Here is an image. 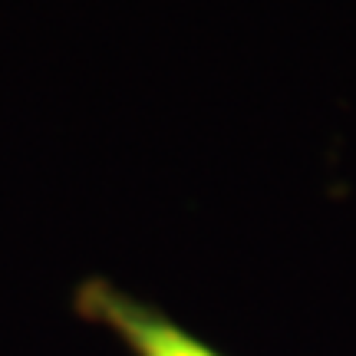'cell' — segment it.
<instances>
[{
  "label": "cell",
  "instance_id": "obj_1",
  "mask_svg": "<svg viewBox=\"0 0 356 356\" xmlns=\"http://www.w3.org/2000/svg\"><path fill=\"white\" fill-rule=\"evenodd\" d=\"M73 310L86 323L109 330L132 356H225L185 330L165 310L106 277H86L73 293Z\"/></svg>",
  "mask_w": 356,
  "mask_h": 356
}]
</instances>
